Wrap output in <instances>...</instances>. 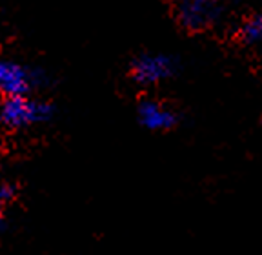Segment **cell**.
Returning <instances> with one entry per match:
<instances>
[{
    "label": "cell",
    "mask_w": 262,
    "mask_h": 255,
    "mask_svg": "<svg viewBox=\"0 0 262 255\" xmlns=\"http://www.w3.org/2000/svg\"><path fill=\"white\" fill-rule=\"evenodd\" d=\"M241 40L248 46H257L262 40V17L258 13L250 15L241 26Z\"/></svg>",
    "instance_id": "obj_6"
},
{
    "label": "cell",
    "mask_w": 262,
    "mask_h": 255,
    "mask_svg": "<svg viewBox=\"0 0 262 255\" xmlns=\"http://www.w3.org/2000/svg\"><path fill=\"white\" fill-rule=\"evenodd\" d=\"M6 226H8V214H6L4 206H0V235L4 233Z\"/></svg>",
    "instance_id": "obj_8"
},
{
    "label": "cell",
    "mask_w": 262,
    "mask_h": 255,
    "mask_svg": "<svg viewBox=\"0 0 262 255\" xmlns=\"http://www.w3.org/2000/svg\"><path fill=\"white\" fill-rule=\"evenodd\" d=\"M40 78L35 70L9 58H0V95L8 97H20L31 95V91L38 86Z\"/></svg>",
    "instance_id": "obj_3"
},
{
    "label": "cell",
    "mask_w": 262,
    "mask_h": 255,
    "mask_svg": "<svg viewBox=\"0 0 262 255\" xmlns=\"http://www.w3.org/2000/svg\"><path fill=\"white\" fill-rule=\"evenodd\" d=\"M16 197H18V188L15 186V182H0V206L8 208Z\"/></svg>",
    "instance_id": "obj_7"
},
{
    "label": "cell",
    "mask_w": 262,
    "mask_h": 255,
    "mask_svg": "<svg viewBox=\"0 0 262 255\" xmlns=\"http://www.w3.org/2000/svg\"><path fill=\"white\" fill-rule=\"evenodd\" d=\"M175 71V60L166 53H142L131 62V77L140 86L162 84L171 78Z\"/></svg>",
    "instance_id": "obj_2"
},
{
    "label": "cell",
    "mask_w": 262,
    "mask_h": 255,
    "mask_svg": "<svg viewBox=\"0 0 262 255\" xmlns=\"http://www.w3.org/2000/svg\"><path fill=\"white\" fill-rule=\"evenodd\" d=\"M137 119L144 130L153 133L169 132L179 124L177 111L166 102H160L155 99H144L137 106Z\"/></svg>",
    "instance_id": "obj_5"
},
{
    "label": "cell",
    "mask_w": 262,
    "mask_h": 255,
    "mask_svg": "<svg viewBox=\"0 0 262 255\" xmlns=\"http://www.w3.org/2000/svg\"><path fill=\"white\" fill-rule=\"evenodd\" d=\"M177 18L189 31H201L219 18L217 0H177Z\"/></svg>",
    "instance_id": "obj_4"
},
{
    "label": "cell",
    "mask_w": 262,
    "mask_h": 255,
    "mask_svg": "<svg viewBox=\"0 0 262 255\" xmlns=\"http://www.w3.org/2000/svg\"><path fill=\"white\" fill-rule=\"evenodd\" d=\"M55 117V106L31 95L8 97L0 102V124L6 130L20 132L46 124Z\"/></svg>",
    "instance_id": "obj_1"
}]
</instances>
